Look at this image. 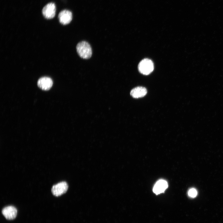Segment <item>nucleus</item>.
<instances>
[{"label":"nucleus","mask_w":223,"mask_h":223,"mask_svg":"<svg viewBox=\"0 0 223 223\" xmlns=\"http://www.w3.org/2000/svg\"><path fill=\"white\" fill-rule=\"evenodd\" d=\"M76 49L78 54L81 58L88 59L91 57L92 49L87 42L83 41L79 42L77 45Z\"/></svg>","instance_id":"f257e3e1"},{"label":"nucleus","mask_w":223,"mask_h":223,"mask_svg":"<svg viewBox=\"0 0 223 223\" xmlns=\"http://www.w3.org/2000/svg\"><path fill=\"white\" fill-rule=\"evenodd\" d=\"M154 64L152 61L148 59L142 60L138 65V69L142 74L147 75L150 74L154 70Z\"/></svg>","instance_id":"f03ea898"},{"label":"nucleus","mask_w":223,"mask_h":223,"mask_svg":"<svg viewBox=\"0 0 223 223\" xmlns=\"http://www.w3.org/2000/svg\"><path fill=\"white\" fill-rule=\"evenodd\" d=\"M68 186L65 181H62L53 185L51 191L53 194L56 196H60L67 191Z\"/></svg>","instance_id":"7ed1b4c3"},{"label":"nucleus","mask_w":223,"mask_h":223,"mask_svg":"<svg viewBox=\"0 0 223 223\" xmlns=\"http://www.w3.org/2000/svg\"><path fill=\"white\" fill-rule=\"evenodd\" d=\"M56 7L53 2L48 3L45 6L42 10V13L44 16L47 19H51L55 15Z\"/></svg>","instance_id":"20e7f679"},{"label":"nucleus","mask_w":223,"mask_h":223,"mask_svg":"<svg viewBox=\"0 0 223 223\" xmlns=\"http://www.w3.org/2000/svg\"><path fill=\"white\" fill-rule=\"evenodd\" d=\"M2 213L6 219L11 220L16 217L17 210L14 207L9 206L4 208L2 210Z\"/></svg>","instance_id":"39448f33"},{"label":"nucleus","mask_w":223,"mask_h":223,"mask_svg":"<svg viewBox=\"0 0 223 223\" xmlns=\"http://www.w3.org/2000/svg\"><path fill=\"white\" fill-rule=\"evenodd\" d=\"M59 22L62 24L66 25L69 24L72 19V12L68 10L61 11L58 16Z\"/></svg>","instance_id":"423d86ee"},{"label":"nucleus","mask_w":223,"mask_h":223,"mask_svg":"<svg viewBox=\"0 0 223 223\" xmlns=\"http://www.w3.org/2000/svg\"><path fill=\"white\" fill-rule=\"evenodd\" d=\"M38 86L41 89L44 90H49L53 85L52 79L48 77L40 78L37 81Z\"/></svg>","instance_id":"0eeeda50"},{"label":"nucleus","mask_w":223,"mask_h":223,"mask_svg":"<svg viewBox=\"0 0 223 223\" xmlns=\"http://www.w3.org/2000/svg\"><path fill=\"white\" fill-rule=\"evenodd\" d=\"M167 182L164 180H160L155 183L153 188V191L156 195L163 193L167 188Z\"/></svg>","instance_id":"6e6552de"},{"label":"nucleus","mask_w":223,"mask_h":223,"mask_svg":"<svg viewBox=\"0 0 223 223\" xmlns=\"http://www.w3.org/2000/svg\"><path fill=\"white\" fill-rule=\"evenodd\" d=\"M146 89L143 87L138 86L133 89L130 94L135 98H138L144 96L147 94Z\"/></svg>","instance_id":"1a4fd4ad"},{"label":"nucleus","mask_w":223,"mask_h":223,"mask_svg":"<svg viewBox=\"0 0 223 223\" xmlns=\"http://www.w3.org/2000/svg\"><path fill=\"white\" fill-rule=\"evenodd\" d=\"M188 195L191 198L195 197L197 195V191L195 188H191L188 191Z\"/></svg>","instance_id":"9d476101"}]
</instances>
